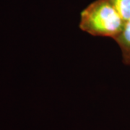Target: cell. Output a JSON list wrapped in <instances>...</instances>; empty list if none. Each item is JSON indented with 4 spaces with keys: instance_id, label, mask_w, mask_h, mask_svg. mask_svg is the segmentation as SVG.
Segmentation results:
<instances>
[{
    "instance_id": "obj_3",
    "label": "cell",
    "mask_w": 130,
    "mask_h": 130,
    "mask_svg": "<svg viewBox=\"0 0 130 130\" xmlns=\"http://www.w3.org/2000/svg\"><path fill=\"white\" fill-rule=\"evenodd\" d=\"M124 22L130 18V0H108Z\"/></svg>"
},
{
    "instance_id": "obj_2",
    "label": "cell",
    "mask_w": 130,
    "mask_h": 130,
    "mask_svg": "<svg viewBox=\"0 0 130 130\" xmlns=\"http://www.w3.org/2000/svg\"><path fill=\"white\" fill-rule=\"evenodd\" d=\"M114 40L121 49L123 62L130 65V18L125 22L123 30Z\"/></svg>"
},
{
    "instance_id": "obj_1",
    "label": "cell",
    "mask_w": 130,
    "mask_h": 130,
    "mask_svg": "<svg viewBox=\"0 0 130 130\" xmlns=\"http://www.w3.org/2000/svg\"><path fill=\"white\" fill-rule=\"evenodd\" d=\"M125 22L108 0H95L80 14L79 28L93 36L115 39Z\"/></svg>"
}]
</instances>
